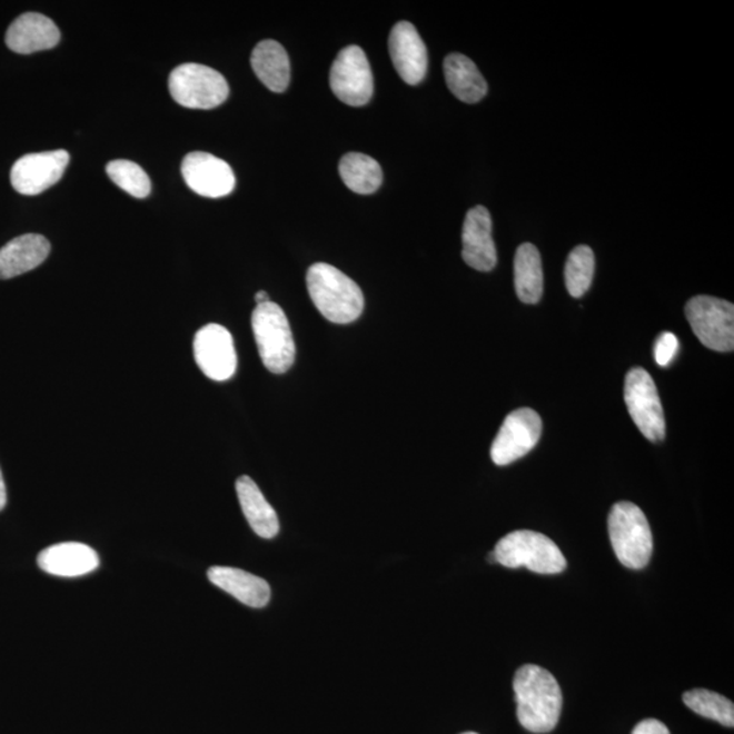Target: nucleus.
Returning a JSON list of instances; mask_svg holds the SVG:
<instances>
[{
	"instance_id": "27",
	"label": "nucleus",
	"mask_w": 734,
	"mask_h": 734,
	"mask_svg": "<svg viewBox=\"0 0 734 734\" xmlns=\"http://www.w3.org/2000/svg\"><path fill=\"white\" fill-rule=\"evenodd\" d=\"M107 175L116 186L137 199H145L150 195L151 182L146 171L138 163L128 159H116L107 165Z\"/></svg>"
},
{
	"instance_id": "9",
	"label": "nucleus",
	"mask_w": 734,
	"mask_h": 734,
	"mask_svg": "<svg viewBox=\"0 0 734 734\" xmlns=\"http://www.w3.org/2000/svg\"><path fill=\"white\" fill-rule=\"evenodd\" d=\"M330 89L341 102L364 107L375 91L371 67L363 48H343L336 57L329 76Z\"/></svg>"
},
{
	"instance_id": "25",
	"label": "nucleus",
	"mask_w": 734,
	"mask_h": 734,
	"mask_svg": "<svg viewBox=\"0 0 734 734\" xmlns=\"http://www.w3.org/2000/svg\"><path fill=\"white\" fill-rule=\"evenodd\" d=\"M683 702L702 717L717 721L727 727L734 726V705L725 696L708 690H693L683 695Z\"/></svg>"
},
{
	"instance_id": "32",
	"label": "nucleus",
	"mask_w": 734,
	"mask_h": 734,
	"mask_svg": "<svg viewBox=\"0 0 734 734\" xmlns=\"http://www.w3.org/2000/svg\"><path fill=\"white\" fill-rule=\"evenodd\" d=\"M463 734H477V733H474V732H467V733H463Z\"/></svg>"
},
{
	"instance_id": "23",
	"label": "nucleus",
	"mask_w": 734,
	"mask_h": 734,
	"mask_svg": "<svg viewBox=\"0 0 734 734\" xmlns=\"http://www.w3.org/2000/svg\"><path fill=\"white\" fill-rule=\"evenodd\" d=\"M514 286L519 301L534 305L543 296L542 257L534 244L519 245L514 257Z\"/></svg>"
},
{
	"instance_id": "10",
	"label": "nucleus",
	"mask_w": 734,
	"mask_h": 734,
	"mask_svg": "<svg viewBox=\"0 0 734 734\" xmlns=\"http://www.w3.org/2000/svg\"><path fill=\"white\" fill-rule=\"evenodd\" d=\"M542 418L534 409L518 408L506 416L492 446L493 462L500 467L528 455L540 439Z\"/></svg>"
},
{
	"instance_id": "24",
	"label": "nucleus",
	"mask_w": 734,
	"mask_h": 734,
	"mask_svg": "<svg viewBox=\"0 0 734 734\" xmlns=\"http://www.w3.org/2000/svg\"><path fill=\"white\" fill-rule=\"evenodd\" d=\"M339 173L353 192L370 195L383 184V170L376 159L360 152H348L340 159Z\"/></svg>"
},
{
	"instance_id": "4",
	"label": "nucleus",
	"mask_w": 734,
	"mask_h": 734,
	"mask_svg": "<svg viewBox=\"0 0 734 734\" xmlns=\"http://www.w3.org/2000/svg\"><path fill=\"white\" fill-rule=\"evenodd\" d=\"M608 530L617 559L622 565L639 571L652 558L653 535L645 513L632 502H619L612 507Z\"/></svg>"
},
{
	"instance_id": "19",
	"label": "nucleus",
	"mask_w": 734,
	"mask_h": 734,
	"mask_svg": "<svg viewBox=\"0 0 734 734\" xmlns=\"http://www.w3.org/2000/svg\"><path fill=\"white\" fill-rule=\"evenodd\" d=\"M51 244L41 235H23L0 249V279L20 277L47 260Z\"/></svg>"
},
{
	"instance_id": "20",
	"label": "nucleus",
	"mask_w": 734,
	"mask_h": 734,
	"mask_svg": "<svg viewBox=\"0 0 734 734\" xmlns=\"http://www.w3.org/2000/svg\"><path fill=\"white\" fill-rule=\"evenodd\" d=\"M238 500L245 518L257 536L274 538L279 534L277 512L268 504L265 495L249 476L238 477L236 483Z\"/></svg>"
},
{
	"instance_id": "15",
	"label": "nucleus",
	"mask_w": 734,
	"mask_h": 734,
	"mask_svg": "<svg viewBox=\"0 0 734 734\" xmlns=\"http://www.w3.org/2000/svg\"><path fill=\"white\" fill-rule=\"evenodd\" d=\"M389 53L404 82L419 85L427 73V48L413 23H396L389 36Z\"/></svg>"
},
{
	"instance_id": "21",
	"label": "nucleus",
	"mask_w": 734,
	"mask_h": 734,
	"mask_svg": "<svg viewBox=\"0 0 734 734\" xmlns=\"http://www.w3.org/2000/svg\"><path fill=\"white\" fill-rule=\"evenodd\" d=\"M250 65L260 79L274 93H284L290 85V60L286 49L278 41L259 42L250 57Z\"/></svg>"
},
{
	"instance_id": "29",
	"label": "nucleus",
	"mask_w": 734,
	"mask_h": 734,
	"mask_svg": "<svg viewBox=\"0 0 734 734\" xmlns=\"http://www.w3.org/2000/svg\"><path fill=\"white\" fill-rule=\"evenodd\" d=\"M632 734H671L668 727L658 720L648 718L639 722Z\"/></svg>"
},
{
	"instance_id": "7",
	"label": "nucleus",
	"mask_w": 734,
	"mask_h": 734,
	"mask_svg": "<svg viewBox=\"0 0 734 734\" xmlns=\"http://www.w3.org/2000/svg\"><path fill=\"white\" fill-rule=\"evenodd\" d=\"M685 316L697 339L710 350L734 348V306L725 299L697 296L685 305Z\"/></svg>"
},
{
	"instance_id": "31",
	"label": "nucleus",
	"mask_w": 734,
	"mask_h": 734,
	"mask_svg": "<svg viewBox=\"0 0 734 734\" xmlns=\"http://www.w3.org/2000/svg\"><path fill=\"white\" fill-rule=\"evenodd\" d=\"M255 301L257 305L265 304L269 301L268 294L266 291L256 292Z\"/></svg>"
},
{
	"instance_id": "28",
	"label": "nucleus",
	"mask_w": 734,
	"mask_h": 734,
	"mask_svg": "<svg viewBox=\"0 0 734 734\" xmlns=\"http://www.w3.org/2000/svg\"><path fill=\"white\" fill-rule=\"evenodd\" d=\"M678 350V340L672 333H663L658 336L654 346V358L659 366H668L675 359Z\"/></svg>"
},
{
	"instance_id": "18",
	"label": "nucleus",
	"mask_w": 734,
	"mask_h": 734,
	"mask_svg": "<svg viewBox=\"0 0 734 734\" xmlns=\"http://www.w3.org/2000/svg\"><path fill=\"white\" fill-rule=\"evenodd\" d=\"M207 577L211 584L248 607L262 608L271 599V587L267 581L240 568L214 566L208 568Z\"/></svg>"
},
{
	"instance_id": "17",
	"label": "nucleus",
	"mask_w": 734,
	"mask_h": 734,
	"mask_svg": "<svg viewBox=\"0 0 734 734\" xmlns=\"http://www.w3.org/2000/svg\"><path fill=\"white\" fill-rule=\"evenodd\" d=\"M42 572L57 577H81L100 565L96 550L82 543H59L42 549L37 556Z\"/></svg>"
},
{
	"instance_id": "8",
	"label": "nucleus",
	"mask_w": 734,
	"mask_h": 734,
	"mask_svg": "<svg viewBox=\"0 0 734 734\" xmlns=\"http://www.w3.org/2000/svg\"><path fill=\"white\" fill-rule=\"evenodd\" d=\"M624 401L634 424L652 443L665 438V416L658 390L645 369L634 367L624 383Z\"/></svg>"
},
{
	"instance_id": "5",
	"label": "nucleus",
	"mask_w": 734,
	"mask_h": 734,
	"mask_svg": "<svg viewBox=\"0 0 734 734\" xmlns=\"http://www.w3.org/2000/svg\"><path fill=\"white\" fill-rule=\"evenodd\" d=\"M252 329L257 350L267 370L284 375L296 359V345L284 309L271 301L257 305L252 314Z\"/></svg>"
},
{
	"instance_id": "6",
	"label": "nucleus",
	"mask_w": 734,
	"mask_h": 734,
	"mask_svg": "<svg viewBox=\"0 0 734 734\" xmlns=\"http://www.w3.org/2000/svg\"><path fill=\"white\" fill-rule=\"evenodd\" d=\"M171 97L181 107L212 109L229 97V85L222 73L198 63L176 67L169 77Z\"/></svg>"
},
{
	"instance_id": "12",
	"label": "nucleus",
	"mask_w": 734,
	"mask_h": 734,
	"mask_svg": "<svg viewBox=\"0 0 734 734\" xmlns=\"http://www.w3.org/2000/svg\"><path fill=\"white\" fill-rule=\"evenodd\" d=\"M70 155L66 150L23 156L11 169V186L18 194L34 196L47 191L63 176Z\"/></svg>"
},
{
	"instance_id": "13",
	"label": "nucleus",
	"mask_w": 734,
	"mask_h": 734,
	"mask_svg": "<svg viewBox=\"0 0 734 734\" xmlns=\"http://www.w3.org/2000/svg\"><path fill=\"white\" fill-rule=\"evenodd\" d=\"M181 173L187 186L205 198H224L236 187V176L230 165L204 151L189 152L184 158Z\"/></svg>"
},
{
	"instance_id": "16",
	"label": "nucleus",
	"mask_w": 734,
	"mask_h": 734,
	"mask_svg": "<svg viewBox=\"0 0 734 734\" xmlns=\"http://www.w3.org/2000/svg\"><path fill=\"white\" fill-rule=\"evenodd\" d=\"M60 30L51 18L37 12H27L10 24L6 44L12 52L29 54L57 47Z\"/></svg>"
},
{
	"instance_id": "3",
	"label": "nucleus",
	"mask_w": 734,
	"mask_h": 734,
	"mask_svg": "<svg viewBox=\"0 0 734 734\" xmlns=\"http://www.w3.org/2000/svg\"><path fill=\"white\" fill-rule=\"evenodd\" d=\"M493 555L502 566L526 567L537 574H559L567 567L561 548L549 537L534 530H514L502 537Z\"/></svg>"
},
{
	"instance_id": "2",
	"label": "nucleus",
	"mask_w": 734,
	"mask_h": 734,
	"mask_svg": "<svg viewBox=\"0 0 734 734\" xmlns=\"http://www.w3.org/2000/svg\"><path fill=\"white\" fill-rule=\"evenodd\" d=\"M306 286L311 301L328 321L350 324L363 315L364 292L340 269L317 262L306 274Z\"/></svg>"
},
{
	"instance_id": "11",
	"label": "nucleus",
	"mask_w": 734,
	"mask_h": 734,
	"mask_svg": "<svg viewBox=\"0 0 734 734\" xmlns=\"http://www.w3.org/2000/svg\"><path fill=\"white\" fill-rule=\"evenodd\" d=\"M194 355L199 369L214 381L222 383L236 375L237 353L228 329L208 324L198 330L194 340Z\"/></svg>"
},
{
	"instance_id": "14",
	"label": "nucleus",
	"mask_w": 734,
	"mask_h": 734,
	"mask_svg": "<svg viewBox=\"0 0 734 734\" xmlns=\"http://www.w3.org/2000/svg\"><path fill=\"white\" fill-rule=\"evenodd\" d=\"M463 260L476 271H493L497 248L493 240V220L486 207L470 208L463 226Z\"/></svg>"
},
{
	"instance_id": "26",
	"label": "nucleus",
	"mask_w": 734,
	"mask_h": 734,
	"mask_svg": "<svg viewBox=\"0 0 734 734\" xmlns=\"http://www.w3.org/2000/svg\"><path fill=\"white\" fill-rule=\"evenodd\" d=\"M595 275V254L586 245H579L568 255L565 266V284L568 294L581 298L591 289Z\"/></svg>"
},
{
	"instance_id": "30",
	"label": "nucleus",
	"mask_w": 734,
	"mask_h": 734,
	"mask_svg": "<svg viewBox=\"0 0 734 734\" xmlns=\"http://www.w3.org/2000/svg\"><path fill=\"white\" fill-rule=\"evenodd\" d=\"M6 504H8V493H6L2 469H0V510L4 509Z\"/></svg>"
},
{
	"instance_id": "22",
	"label": "nucleus",
	"mask_w": 734,
	"mask_h": 734,
	"mask_svg": "<svg viewBox=\"0 0 734 734\" xmlns=\"http://www.w3.org/2000/svg\"><path fill=\"white\" fill-rule=\"evenodd\" d=\"M446 85L458 100L465 103H476L487 95L488 86L485 77L473 60L462 53H450L444 61Z\"/></svg>"
},
{
	"instance_id": "1",
	"label": "nucleus",
	"mask_w": 734,
	"mask_h": 734,
	"mask_svg": "<svg viewBox=\"0 0 734 734\" xmlns=\"http://www.w3.org/2000/svg\"><path fill=\"white\" fill-rule=\"evenodd\" d=\"M513 688L519 724L534 733L554 731L561 717L563 696L553 673L538 665H524L514 676Z\"/></svg>"
}]
</instances>
